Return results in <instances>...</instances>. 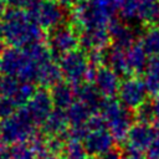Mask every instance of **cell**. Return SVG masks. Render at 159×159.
<instances>
[{
  "instance_id": "7",
  "label": "cell",
  "mask_w": 159,
  "mask_h": 159,
  "mask_svg": "<svg viewBox=\"0 0 159 159\" xmlns=\"http://www.w3.org/2000/svg\"><path fill=\"white\" fill-rule=\"evenodd\" d=\"M58 65L66 82L77 84L84 81L89 68L88 55L84 50H73L58 58Z\"/></svg>"
},
{
  "instance_id": "34",
  "label": "cell",
  "mask_w": 159,
  "mask_h": 159,
  "mask_svg": "<svg viewBox=\"0 0 159 159\" xmlns=\"http://www.w3.org/2000/svg\"><path fill=\"white\" fill-rule=\"evenodd\" d=\"M57 1V4L62 7V9H65L66 11H72L75 7H76V5L81 1V0H56Z\"/></svg>"
},
{
  "instance_id": "2",
  "label": "cell",
  "mask_w": 159,
  "mask_h": 159,
  "mask_svg": "<svg viewBox=\"0 0 159 159\" xmlns=\"http://www.w3.org/2000/svg\"><path fill=\"white\" fill-rule=\"evenodd\" d=\"M117 7L113 0H81L71 11V25L81 32L84 29L107 27L114 19Z\"/></svg>"
},
{
  "instance_id": "15",
  "label": "cell",
  "mask_w": 159,
  "mask_h": 159,
  "mask_svg": "<svg viewBox=\"0 0 159 159\" xmlns=\"http://www.w3.org/2000/svg\"><path fill=\"white\" fill-rule=\"evenodd\" d=\"M108 32L111 35L113 46H116L118 48L127 50L135 42L134 41L135 34H134L133 29L130 26H128L125 22H123L116 17L108 25Z\"/></svg>"
},
{
  "instance_id": "13",
  "label": "cell",
  "mask_w": 159,
  "mask_h": 159,
  "mask_svg": "<svg viewBox=\"0 0 159 159\" xmlns=\"http://www.w3.org/2000/svg\"><path fill=\"white\" fill-rule=\"evenodd\" d=\"M112 39L107 27L84 29L80 32V45L87 52L93 50H106L109 47Z\"/></svg>"
},
{
  "instance_id": "1",
  "label": "cell",
  "mask_w": 159,
  "mask_h": 159,
  "mask_svg": "<svg viewBox=\"0 0 159 159\" xmlns=\"http://www.w3.org/2000/svg\"><path fill=\"white\" fill-rule=\"evenodd\" d=\"M4 41L11 47L24 48L43 39L42 27L24 10L10 7L2 16Z\"/></svg>"
},
{
  "instance_id": "22",
  "label": "cell",
  "mask_w": 159,
  "mask_h": 159,
  "mask_svg": "<svg viewBox=\"0 0 159 159\" xmlns=\"http://www.w3.org/2000/svg\"><path fill=\"white\" fill-rule=\"evenodd\" d=\"M159 14V1L158 0H138L137 19H139L144 25H154L157 22Z\"/></svg>"
},
{
  "instance_id": "40",
  "label": "cell",
  "mask_w": 159,
  "mask_h": 159,
  "mask_svg": "<svg viewBox=\"0 0 159 159\" xmlns=\"http://www.w3.org/2000/svg\"><path fill=\"white\" fill-rule=\"evenodd\" d=\"M4 40V26H2V21H0V43Z\"/></svg>"
},
{
  "instance_id": "25",
  "label": "cell",
  "mask_w": 159,
  "mask_h": 159,
  "mask_svg": "<svg viewBox=\"0 0 159 159\" xmlns=\"http://www.w3.org/2000/svg\"><path fill=\"white\" fill-rule=\"evenodd\" d=\"M88 154L83 147V143L78 140L67 139L65 149L61 154L62 159H87Z\"/></svg>"
},
{
  "instance_id": "39",
  "label": "cell",
  "mask_w": 159,
  "mask_h": 159,
  "mask_svg": "<svg viewBox=\"0 0 159 159\" xmlns=\"http://www.w3.org/2000/svg\"><path fill=\"white\" fill-rule=\"evenodd\" d=\"M6 0H0V17L1 16H4V14L6 12Z\"/></svg>"
},
{
  "instance_id": "19",
  "label": "cell",
  "mask_w": 159,
  "mask_h": 159,
  "mask_svg": "<svg viewBox=\"0 0 159 159\" xmlns=\"http://www.w3.org/2000/svg\"><path fill=\"white\" fill-rule=\"evenodd\" d=\"M127 62L129 66V70L132 75H139L144 71H147L148 67V53L144 50L142 42H134L129 48L125 50Z\"/></svg>"
},
{
  "instance_id": "21",
  "label": "cell",
  "mask_w": 159,
  "mask_h": 159,
  "mask_svg": "<svg viewBox=\"0 0 159 159\" xmlns=\"http://www.w3.org/2000/svg\"><path fill=\"white\" fill-rule=\"evenodd\" d=\"M50 93L55 108L58 109H67L75 102L76 98L73 86H71V83L68 82H62V81H60L53 87H51Z\"/></svg>"
},
{
  "instance_id": "35",
  "label": "cell",
  "mask_w": 159,
  "mask_h": 159,
  "mask_svg": "<svg viewBox=\"0 0 159 159\" xmlns=\"http://www.w3.org/2000/svg\"><path fill=\"white\" fill-rule=\"evenodd\" d=\"M31 0H6V2L10 5V7H17V9H26Z\"/></svg>"
},
{
  "instance_id": "27",
  "label": "cell",
  "mask_w": 159,
  "mask_h": 159,
  "mask_svg": "<svg viewBox=\"0 0 159 159\" xmlns=\"http://www.w3.org/2000/svg\"><path fill=\"white\" fill-rule=\"evenodd\" d=\"M120 16L125 20H132L137 17L138 0H113Z\"/></svg>"
},
{
  "instance_id": "29",
  "label": "cell",
  "mask_w": 159,
  "mask_h": 159,
  "mask_svg": "<svg viewBox=\"0 0 159 159\" xmlns=\"http://www.w3.org/2000/svg\"><path fill=\"white\" fill-rule=\"evenodd\" d=\"M21 108L16 101L11 97L0 96V119H6L11 116H14L17 109Z\"/></svg>"
},
{
  "instance_id": "3",
  "label": "cell",
  "mask_w": 159,
  "mask_h": 159,
  "mask_svg": "<svg viewBox=\"0 0 159 159\" xmlns=\"http://www.w3.org/2000/svg\"><path fill=\"white\" fill-rule=\"evenodd\" d=\"M99 114L104 118L106 124L117 143L125 140L129 129L133 125L134 116L128 108H125L120 101L116 98H104Z\"/></svg>"
},
{
  "instance_id": "32",
  "label": "cell",
  "mask_w": 159,
  "mask_h": 159,
  "mask_svg": "<svg viewBox=\"0 0 159 159\" xmlns=\"http://www.w3.org/2000/svg\"><path fill=\"white\" fill-rule=\"evenodd\" d=\"M147 158L148 159H159V134L155 135V138L150 143L149 148L147 149Z\"/></svg>"
},
{
  "instance_id": "24",
  "label": "cell",
  "mask_w": 159,
  "mask_h": 159,
  "mask_svg": "<svg viewBox=\"0 0 159 159\" xmlns=\"http://www.w3.org/2000/svg\"><path fill=\"white\" fill-rule=\"evenodd\" d=\"M140 42L149 56L159 55V25H152L147 27Z\"/></svg>"
},
{
  "instance_id": "33",
  "label": "cell",
  "mask_w": 159,
  "mask_h": 159,
  "mask_svg": "<svg viewBox=\"0 0 159 159\" xmlns=\"http://www.w3.org/2000/svg\"><path fill=\"white\" fill-rule=\"evenodd\" d=\"M98 159H123V157H122V150L116 147V148L111 149L109 152L104 153L103 155L98 157Z\"/></svg>"
},
{
  "instance_id": "37",
  "label": "cell",
  "mask_w": 159,
  "mask_h": 159,
  "mask_svg": "<svg viewBox=\"0 0 159 159\" xmlns=\"http://www.w3.org/2000/svg\"><path fill=\"white\" fill-rule=\"evenodd\" d=\"M153 109H154V113H155V117L159 118V94L154 97L153 99Z\"/></svg>"
},
{
  "instance_id": "36",
  "label": "cell",
  "mask_w": 159,
  "mask_h": 159,
  "mask_svg": "<svg viewBox=\"0 0 159 159\" xmlns=\"http://www.w3.org/2000/svg\"><path fill=\"white\" fill-rule=\"evenodd\" d=\"M37 158H39V159H62L61 155L55 154V153H51V152H46L45 154H42V155L37 157Z\"/></svg>"
},
{
  "instance_id": "44",
  "label": "cell",
  "mask_w": 159,
  "mask_h": 159,
  "mask_svg": "<svg viewBox=\"0 0 159 159\" xmlns=\"http://www.w3.org/2000/svg\"><path fill=\"white\" fill-rule=\"evenodd\" d=\"M0 73H1V66H0Z\"/></svg>"
},
{
  "instance_id": "42",
  "label": "cell",
  "mask_w": 159,
  "mask_h": 159,
  "mask_svg": "<svg viewBox=\"0 0 159 159\" xmlns=\"http://www.w3.org/2000/svg\"><path fill=\"white\" fill-rule=\"evenodd\" d=\"M154 128H155L157 130H159V118H158V120L155 122V125H154Z\"/></svg>"
},
{
  "instance_id": "43",
  "label": "cell",
  "mask_w": 159,
  "mask_h": 159,
  "mask_svg": "<svg viewBox=\"0 0 159 159\" xmlns=\"http://www.w3.org/2000/svg\"><path fill=\"white\" fill-rule=\"evenodd\" d=\"M157 24L159 25V14H158V19H157Z\"/></svg>"
},
{
  "instance_id": "30",
  "label": "cell",
  "mask_w": 159,
  "mask_h": 159,
  "mask_svg": "<svg viewBox=\"0 0 159 159\" xmlns=\"http://www.w3.org/2000/svg\"><path fill=\"white\" fill-rule=\"evenodd\" d=\"M11 159H39L32 148L27 144H15L11 148Z\"/></svg>"
},
{
  "instance_id": "26",
  "label": "cell",
  "mask_w": 159,
  "mask_h": 159,
  "mask_svg": "<svg viewBox=\"0 0 159 159\" xmlns=\"http://www.w3.org/2000/svg\"><path fill=\"white\" fill-rule=\"evenodd\" d=\"M20 87V80L12 76H0V96L15 98Z\"/></svg>"
},
{
  "instance_id": "4",
  "label": "cell",
  "mask_w": 159,
  "mask_h": 159,
  "mask_svg": "<svg viewBox=\"0 0 159 159\" xmlns=\"http://www.w3.org/2000/svg\"><path fill=\"white\" fill-rule=\"evenodd\" d=\"M1 72L25 82H36L39 65L26 56L22 48L5 47L0 53Z\"/></svg>"
},
{
  "instance_id": "20",
  "label": "cell",
  "mask_w": 159,
  "mask_h": 159,
  "mask_svg": "<svg viewBox=\"0 0 159 159\" xmlns=\"http://www.w3.org/2000/svg\"><path fill=\"white\" fill-rule=\"evenodd\" d=\"M62 77L63 76H62L60 65L56 63L53 60H50L39 66L36 82L40 83L41 87L50 88V87H53L56 83H58Z\"/></svg>"
},
{
  "instance_id": "23",
  "label": "cell",
  "mask_w": 159,
  "mask_h": 159,
  "mask_svg": "<svg viewBox=\"0 0 159 159\" xmlns=\"http://www.w3.org/2000/svg\"><path fill=\"white\" fill-rule=\"evenodd\" d=\"M93 112L82 102L75 101L67 109L66 116L68 119L70 125H78V124H86Z\"/></svg>"
},
{
  "instance_id": "17",
  "label": "cell",
  "mask_w": 159,
  "mask_h": 159,
  "mask_svg": "<svg viewBox=\"0 0 159 159\" xmlns=\"http://www.w3.org/2000/svg\"><path fill=\"white\" fill-rule=\"evenodd\" d=\"M68 125L66 111L55 108L42 123V133L46 137H66Z\"/></svg>"
},
{
  "instance_id": "5",
  "label": "cell",
  "mask_w": 159,
  "mask_h": 159,
  "mask_svg": "<svg viewBox=\"0 0 159 159\" xmlns=\"http://www.w3.org/2000/svg\"><path fill=\"white\" fill-rule=\"evenodd\" d=\"M36 133V124L25 107L17 109V112L4 119L2 122V137L1 140L5 144H24Z\"/></svg>"
},
{
  "instance_id": "28",
  "label": "cell",
  "mask_w": 159,
  "mask_h": 159,
  "mask_svg": "<svg viewBox=\"0 0 159 159\" xmlns=\"http://www.w3.org/2000/svg\"><path fill=\"white\" fill-rule=\"evenodd\" d=\"M133 116H134V120L137 123H144V124H150L157 118L154 109H153V103H150L148 101L144 102L142 106H139L133 112Z\"/></svg>"
},
{
  "instance_id": "10",
  "label": "cell",
  "mask_w": 159,
  "mask_h": 159,
  "mask_svg": "<svg viewBox=\"0 0 159 159\" xmlns=\"http://www.w3.org/2000/svg\"><path fill=\"white\" fill-rule=\"evenodd\" d=\"M155 128L150 124L135 123L128 132V135L124 140V147L127 154L143 153L149 148L150 143L155 138Z\"/></svg>"
},
{
  "instance_id": "6",
  "label": "cell",
  "mask_w": 159,
  "mask_h": 159,
  "mask_svg": "<svg viewBox=\"0 0 159 159\" xmlns=\"http://www.w3.org/2000/svg\"><path fill=\"white\" fill-rule=\"evenodd\" d=\"M25 11L47 31L65 24L66 20V10L56 0H31Z\"/></svg>"
},
{
  "instance_id": "16",
  "label": "cell",
  "mask_w": 159,
  "mask_h": 159,
  "mask_svg": "<svg viewBox=\"0 0 159 159\" xmlns=\"http://www.w3.org/2000/svg\"><path fill=\"white\" fill-rule=\"evenodd\" d=\"M73 89H75L76 99L84 103L93 113L101 109V106L103 103V99H102L103 97L101 96V93L98 92V89L93 83L83 81L81 83L73 84Z\"/></svg>"
},
{
  "instance_id": "12",
  "label": "cell",
  "mask_w": 159,
  "mask_h": 159,
  "mask_svg": "<svg viewBox=\"0 0 159 159\" xmlns=\"http://www.w3.org/2000/svg\"><path fill=\"white\" fill-rule=\"evenodd\" d=\"M82 143L87 154L96 158L116 148V139L113 138L111 132H108L107 129L89 132Z\"/></svg>"
},
{
  "instance_id": "41",
  "label": "cell",
  "mask_w": 159,
  "mask_h": 159,
  "mask_svg": "<svg viewBox=\"0 0 159 159\" xmlns=\"http://www.w3.org/2000/svg\"><path fill=\"white\" fill-rule=\"evenodd\" d=\"M1 137H2V122L0 120V139H1Z\"/></svg>"
},
{
  "instance_id": "9",
  "label": "cell",
  "mask_w": 159,
  "mask_h": 159,
  "mask_svg": "<svg viewBox=\"0 0 159 159\" xmlns=\"http://www.w3.org/2000/svg\"><path fill=\"white\" fill-rule=\"evenodd\" d=\"M118 96L119 101L125 108L135 111L139 106L147 102L148 92L143 80L135 76H130L120 82Z\"/></svg>"
},
{
  "instance_id": "18",
  "label": "cell",
  "mask_w": 159,
  "mask_h": 159,
  "mask_svg": "<svg viewBox=\"0 0 159 159\" xmlns=\"http://www.w3.org/2000/svg\"><path fill=\"white\" fill-rule=\"evenodd\" d=\"M104 66L109 67L112 71L116 72V75L119 78H128L130 77L132 72L129 70L128 62H127V56H125V50L118 48L113 46L112 48L106 50V63Z\"/></svg>"
},
{
  "instance_id": "38",
  "label": "cell",
  "mask_w": 159,
  "mask_h": 159,
  "mask_svg": "<svg viewBox=\"0 0 159 159\" xmlns=\"http://www.w3.org/2000/svg\"><path fill=\"white\" fill-rule=\"evenodd\" d=\"M125 159H148V158L143 153H135V154H127Z\"/></svg>"
},
{
  "instance_id": "31",
  "label": "cell",
  "mask_w": 159,
  "mask_h": 159,
  "mask_svg": "<svg viewBox=\"0 0 159 159\" xmlns=\"http://www.w3.org/2000/svg\"><path fill=\"white\" fill-rule=\"evenodd\" d=\"M145 72H147V75H149L159 81V55L152 56V58L148 62V67H147Z\"/></svg>"
},
{
  "instance_id": "8",
  "label": "cell",
  "mask_w": 159,
  "mask_h": 159,
  "mask_svg": "<svg viewBox=\"0 0 159 159\" xmlns=\"http://www.w3.org/2000/svg\"><path fill=\"white\" fill-rule=\"evenodd\" d=\"M80 32L71 24H62L47 34V46L52 56H63L65 53L78 48Z\"/></svg>"
},
{
  "instance_id": "11",
  "label": "cell",
  "mask_w": 159,
  "mask_h": 159,
  "mask_svg": "<svg viewBox=\"0 0 159 159\" xmlns=\"http://www.w3.org/2000/svg\"><path fill=\"white\" fill-rule=\"evenodd\" d=\"M53 107L55 106L52 102L51 93L45 87L37 88L36 92L34 93V96L25 104L26 111L29 112V114L31 116V118L36 125H39V124L42 125V123L46 120V118L53 111Z\"/></svg>"
},
{
  "instance_id": "14",
  "label": "cell",
  "mask_w": 159,
  "mask_h": 159,
  "mask_svg": "<svg viewBox=\"0 0 159 159\" xmlns=\"http://www.w3.org/2000/svg\"><path fill=\"white\" fill-rule=\"evenodd\" d=\"M93 84L103 98H114V96L119 92L120 81L114 71L107 66H101L97 68Z\"/></svg>"
}]
</instances>
